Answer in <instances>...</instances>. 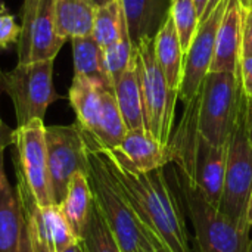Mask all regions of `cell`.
Listing matches in <instances>:
<instances>
[{
  "label": "cell",
  "mask_w": 252,
  "mask_h": 252,
  "mask_svg": "<svg viewBox=\"0 0 252 252\" xmlns=\"http://www.w3.org/2000/svg\"><path fill=\"white\" fill-rule=\"evenodd\" d=\"M152 252H159V251H158V250H155V251H152Z\"/></svg>",
  "instance_id": "40"
},
{
  "label": "cell",
  "mask_w": 252,
  "mask_h": 252,
  "mask_svg": "<svg viewBox=\"0 0 252 252\" xmlns=\"http://www.w3.org/2000/svg\"><path fill=\"white\" fill-rule=\"evenodd\" d=\"M109 0H94V3L97 4V6H100V4H105V3H108Z\"/></svg>",
  "instance_id": "37"
},
{
  "label": "cell",
  "mask_w": 252,
  "mask_h": 252,
  "mask_svg": "<svg viewBox=\"0 0 252 252\" xmlns=\"http://www.w3.org/2000/svg\"><path fill=\"white\" fill-rule=\"evenodd\" d=\"M47 167L53 202L59 205L66 195L75 173L89 171L87 146L77 123L71 126H47L44 128Z\"/></svg>",
  "instance_id": "9"
},
{
  "label": "cell",
  "mask_w": 252,
  "mask_h": 252,
  "mask_svg": "<svg viewBox=\"0 0 252 252\" xmlns=\"http://www.w3.org/2000/svg\"><path fill=\"white\" fill-rule=\"evenodd\" d=\"M239 80L235 72L210 71L198 94V133L216 146L227 145L236 111Z\"/></svg>",
  "instance_id": "7"
},
{
  "label": "cell",
  "mask_w": 252,
  "mask_h": 252,
  "mask_svg": "<svg viewBox=\"0 0 252 252\" xmlns=\"http://www.w3.org/2000/svg\"><path fill=\"white\" fill-rule=\"evenodd\" d=\"M18 252H35L34 251V247H32L31 236H30L28 226L25 223V219H24V227H22V233H21V241H19Z\"/></svg>",
  "instance_id": "31"
},
{
  "label": "cell",
  "mask_w": 252,
  "mask_h": 252,
  "mask_svg": "<svg viewBox=\"0 0 252 252\" xmlns=\"http://www.w3.org/2000/svg\"><path fill=\"white\" fill-rule=\"evenodd\" d=\"M241 56H252V7L245 9L244 15Z\"/></svg>",
  "instance_id": "29"
},
{
  "label": "cell",
  "mask_w": 252,
  "mask_h": 252,
  "mask_svg": "<svg viewBox=\"0 0 252 252\" xmlns=\"http://www.w3.org/2000/svg\"><path fill=\"white\" fill-rule=\"evenodd\" d=\"M114 94L121 111L123 120L127 126V130H139L145 128V117H143V102L140 83L136 68V55L131 66L115 81ZM146 130V128H145Z\"/></svg>",
  "instance_id": "20"
},
{
  "label": "cell",
  "mask_w": 252,
  "mask_h": 252,
  "mask_svg": "<svg viewBox=\"0 0 252 252\" xmlns=\"http://www.w3.org/2000/svg\"><path fill=\"white\" fill-rule=\"evenodd\" d=\"M86 134L102 154L115 183L137 214L157 250L159 252H193L180 204L170 188L164 168L146 174L130 173L121 168L89 133Z\"/></svg>",
  "instance_id": "1"
},
{
  "label": "cell",
  "mask_w": 252,
  "mask_h": 252,
  "mask_svg": "<svg viewBox=\"0 0 252 252\" xmlns=\"http://www.w3.org/2000/svg\"><path fill=\"white\" fill-rule=\"evenodd\" d=\"M136 68L140 83L145 128L158 142L168 145L179 93L171 90L154 50V38H143L136 47Z\"/></svg>",
  "instance_id": "4"
},
{
  "label": "cell",
  "mask_w": 252,
  "mask_h": 252,
  "mask_svg": "<svg viewBox=\"0 0 252 252\" xmlns=\"http://www.w3.org/2000/svg\"><path fill=\"white\" fill-rule=\"evenodd\" d=\"M74 53V75H80L102 90L114 92V84L109 78L103 49L97 44L93 35L71 38Z\"/></svg>",
  "instance_id": "17"
},
{
  "label": "cell",
  "mask_w": 252,
  "mask_h": 252,
  "mask_svg": "<svg viewBox=\"0 0 252 252\" xmlns=\"http://www.w3.org/2000/svg\"><path fill=\"white\" fill-rule=\"evenodd\" d=\"M44 123L31 121L13 130V162L16 180L24 183L40 207L55 204L47 167V149L44 137Z\"/></svg>",
  "instance_id": "8"
},
{
  "label": "cell",
  "mask_w": 252,
  "mask_h": 252,
  "mask_svg": "<svg viewBox=\"0 0 252 252\" xmlns=\"http://www.w3.org/2000/svg\"><path fill=\"white\" fill-rule=\"evenodd\" d=\"M154 50L157 62L165 75V80L171 90H180L183 65H185V52L182 49L179 34L176 31L171 15L167 16L161 28L154 37Z\"/></svg>",
  "instance_id": "16"
},
{
  "label": "cell",
  "mask_w": 252,
  "mask_h": 252,
  "mask_svg": "<svg viewBox=\"0 0 252 252\" xmlns=\"http://www.w3.org/2000/svg\"><path fill=\"white\" fill-rule=\"evenodd\" d=\"M247 252H252V239L250 241V245H248V250H247Z\"/></svg>",
  "instance_id": "38"
},
{
  "label": "cell",
  "mask_w": 252,
  "mask_h": 252,
  "mask_svg": "<svg viewBox=\"0 0 252 252\" xmlns=\"http://www.w3.org/2000/svg\"><path fill=\"white\" fill-rule=\"evenodd\" d=\"M236 75L244 93L252 99V56H241Z\"/></svg>",
  "instance_id": "28"
},
{
  "label": "cell",
  "mask_w": 252,
  "mask_h": 252,
  "mask_svg": "<svg viewBox=\"0 0 252 252\" xmlns=\"http://www.w3.org/2000/svg\"><path fill=\"white\" fill-rule=\"evenodd\" d=\"M186 208L189 211L198 252H247L250 227H244L227 217L188 180L180 179Z\"/></svg>",
  "instance_id": "5"
},
{
  "label": "cell",
  "mask_w": 252,
  "mask_h": 252,
  "mask_svg": "<svg viewBox=\"0 0 252 252\" xmlns=\"http://www.w3.org/2000/svg\"><path fill=\"white\" fill-rule=\"evenodd\" d=\"M244 15L245 7L242 6L241 0H227L217 30L214 58L210 71L236 74L241 61Z\"/></svg>",
  "instance_id": "13"
},
{
  "label": "cell",
  "mask_w": 252,
  "mask_h": 252,
  "mask_svg": "<svg viewBox=\"0 0 252 252\" xmlns=\"http://www.w3.org/2000/svg\"><path fill=\"white\" fill-rule=\"evenodd\" d=\"M226 4L227 0H223L210 15L199 21L198 31L185 55L183 77L179 90V97L186 105H189L199 94L202 83L211 69L217 30L223 18Z\"/></svg>",
  "instance_id": "11"
},
{
  "label": "cell",
  "mask_w": 252,
  "mask_h": 252,
  "mask_svg": "<svg viewBox=\"0 0 252 252\" xmlns=\"http://www.w3.org/2000/svg\"><path fill=\"white\" fill-rule=\"evenodd\" d=\"M97 4L94 0H55L56 28L63 40L93 32Z\"/></svg>",
  "instance_id": "19"
},
{
  "label": "cell",
  "mask_w": 252,
  "mask_h": 252,
  "mask_svg": "<svg viewBox=\"0 0 252 252\" xmlns=\"http://www.w3.org/2000/svg\"><path fill=\"white\" fill-rule=\"evenodd\" d=\"M170 15L174 22L182 49L186 55L199 27V13L193 0H171Z\"/></svg>",
  "instance_id": "25"
},
{
  "label": "cell",
  "mask_w": 252,
  "mask_h": 252,
  "mask_svg": "<svg viewBox=\"0 0 252 252\" xmlns=\"http://www.w3.org/2000/svg\"><path fill=\"white\" fill-rule=\"evenodd\" d=\"M221 1H223V0H210L208 6H207V9H205V13H204V16H202L201 19H204V18H205L207 15H210V13H211V12H213V10H214V9H216V7L219 6V4H220Z\"/></svg>",
  "instance_id": "33"
},
{
  "label": "cell",
  "mask_w": 252,
  "mask_h": 252,
  "mask_svg": "<svg viewBox=\"0 0 252 252\" xmlns=\"http://www.w3.org/2000/svg\"><path fill=\"white\" fill-rule=\"evenodd\" d=\"M193 1H195L196 10H198V13H199V21H201V18L204 16L205 9H207V6H208L210 0H193Z\"/></svg>",
  "instance_id": "32"
},
{
  "label": "cell",
  "mask_w": 252,
  "mask_h": 252,
  "mask_svg": "<svg viewBox=\"0 0 252 252\" xmlns=\"http://www.w3.org/2000/svg\"><path fill=\"white\" fill-rule=\"evenodd\" d=\"M24 227V211L16 188L4 171V152L0 154V252H18Z\"/></svg>",
  "instance_id": "15"
},
{
  "label": "cell",
  "mask_w": 252,
  "mask_h": 252,
  "mask_svg": "<svg viewBox=\"0 0 252 252\" xmlns=\"http://www.w3.org/2000/svg\"><path fill=\"white\" fill-rule=\"evenodd\" d=\"M102 89L96 87L89 80L74 75L72 84L68 92V97L71 102V106L77 115V124L87 131L89 134H94L99 126V117H100V106H102V97H100Z\"/></svg>",
  "instance_id": "21"
},
{
  "label": "cell",
  "mask_w": 252,
  "mask_h": 252,
  "mask_svg": "<svg viewBox=\"0 0 252 252\" xmlns=\"http://www.w3.org/2000/svg\"><path fill=\"white\" fill-rule=\"evenodd\" d=\"M94 205V195L86 173H75L69 182L68 190L59 208L69 224L72 233L80 241L89 223Z\"/></svg>",
  "instance_id": "18"
},
{
  "label": "cell",
  "mask_w": 252,
  "mask_h": 252,
  "mask_svg": "<svg viewBox=\"0 0 252 252\" xmlns=\"http://www.w3.org/2000/svg\"><path fill=\"white\" fill-rule=\"evenodd\" d=\"M100 97H102V106H100L99 126L96 133L90 136L100 148L114 149L123 142L128 130L123 120L114 92L102 90Z\"/></svg>",
  "instance_id": "22"
},
{
  "label": "cell",
  "mask_w": 252,
  "mask_h": 252,
  "mask_svg": "<svg viewBox=\"0 0 252 252\" xmlns=\"http://www.w3.org/2000/svg\"><path fill=\"white\" fill-rule=\"evenodd\" d=\"M65 41L56 28L55 0H24L18 63L55 59Z\"/></svg>",
  "instance_id": "10"
},
{
  "label": "cell",
  "mask_w": 252,
  "mask_h": 252,
  "mask_svg": "<svg viewBox=\"0 0 252 252\" xmlns=\"http://www.w3.org/2000/svg\"><path fill=\"white\" fill-rule=\"evenodd\" d=\"M251 115H252V99H251Z\"/></svg>",
  "instance_id": "39"
},
{
  "label": "cell",
  "mask_w": 252,
  "mask_h": 252,
  "mask_svg": "<svg viewBox=\"0 0 252 252\" xmlns=\"http://www.w3.org/2000/svg\"><path fill=\"white\" fill-rule=\"evenodd\" d=\"M252 190V115L251 99L238 87L236 111L227 140V161L220 211L244 227ZM251 229V227H250Z\"/></svg>",
  "instance_id": "3"
},
{
  "label": "cell",
  "mask_w": 252,
  "mask_h": 252,
  "mask_svg": "<svg viewBox=\"0 0 252 252\" xmlns=\"http://www.w3.org/2000/svg\"><path fill=\"white\" fill-rule=\"evenodd\" d=\"M53 62L55 59L18 63L12 71L3 72V92L13 102L18 127L43 121L49 105L59 99L52 80Z\"/></svg>",
  "instance_id": "6"
},
{
  "label": "cell",
  "mask_w": 252,
  "mask_h": 252,
  "mask_svg": "<svg viewBox=\"0 0 252 252\" xmlns=\"http://www.w3.org/2000/svg\"><path fill=\"white\" fill-rule=\"evenodd\" d=\"M126 31L128 30L120 0H109L97 6L92 35L102 49L114 44Z\"/></svg>",
  "instance_id": "23"
},
{
  "label": "cell",
  "mask_w": 252,
  "mask_h": 252,
  "mask_svg": "<svg viewBox=\"0 0 252 252\" xmlns=\"http://www.w3.org/2000/svg\"><path fill=\"white\" fill-rule=\"evenodd\" d=\"M62 252H84V250H83V247H81V242L78 241L77 244H74V245L68 247L65 251H62Z\"/></svg>",
  "instance_id": "34"
},
{
  "label": "cell",
  "mask_w": 252,
  "mask_h": 252,
  "mask_svg": "<svg viewBox=\"0 0 252 252\" xmlns=\"http://www.w3.org/2000/svg\"><path fill=\"white\" fill-rule=\"evenodd\" d=\"M105 151L121 168L134 174L161 170L170 162H174L176 158L171 143L165 145L158 142L145 128L128 130L117 148Z\"/></svg>",
  "instance_id": "12"
},
{
  "label": "cell",
  "mask_w": 252,
  "mask_h": 252,
  "mask_svg": "<svg viewBox=\"0 0 252 252\" xmlns=\"http://www.w3.org/2000/svg\"><path fill=\"white\" fill-rule=\"evenodd\" d=\"M103 55H105V63H106L109 78H111L112 84H115V81L134 62L136 50H134V46L130 40L128 31H126L121 35V38L117 40L114 44L103 49Z\"/></svg>",
  "instance_id": "26"
},
{
  "label": "cell",
  "mask_w": 252,
  "mask_h": 252,
  "mask_svg": "<svg viewBox=\"0 0 252 252\" xmlns=\"http://www.w3.org/2000/svg\"><path fill=\"white\" fill-rule=\"evenodd\" d=\"M241 3H242V6H244L245 9L252 7V0H241Z\"/></svg>",
  "instance_id": "36"
},
{
  "label": "cell",
  "mask_w": 252,
  "mask_h": 252,
  "mask_svg": "<svg viewBox=\"0 0 252 252\" xmlns=\"http://www.w3.org/2000/svg\"><path fill=\"white\" fill-rule=\"evenodd\" d=\"M80 242L84 252H123L109 226L106 224L96 201Z\"/></svg>",
  "instance_id": "24"
},
{
  "label": "cell",
  "mask_w": 252,
  "mask_h": 252,
  "mask_svg": "<svg viewBox=\"0 0 252 252\" xmlns=\"http://www.w3.org/2000/svg\"><path fill=\"white\" fill-rule=\"evenodd\" d=\"M81 128V127H80ZM87 146L89 171L87 177L94 195V201L109 226L123 252H152L157 250L137 214L121 193L102 154L83 131Z\"/></svg>",
  "instance_id": "2"
},
{
  "label": "cell",
  "mask_w": 252,
  "mask_h": 252,
  "mask_svg": "<svg viewBox=\"0 0 252 252\" xmlns=\"http://www.w3.org/2000/svg\"><path fill=\"white\" fill-rule=\"evenodd\" d=\"M247 220H248V224L252 229V190L251 196H250V202H248V211H247Z\"/></svg>",
  "instance_id": "35"
},
{
  "label": "cell",
  "mask_w": 252,
  "mask_h": 252,
  "mask_svg": "<svg viewBox=\"0 0 252 252\" xmlns=\"http://www.w3.org/2000/svg\"><path fill=\"white\" fill-rule=\"evenodd\" d=\"M3 92V71H0V94ZM13 145V130L4 124L0 117V154L6 151V148Z\"/></svg>",
  "instance_id": "30"
},
{
  "label": "cell",
  "mask_w": 252,
  "mask_h": 252,
  "mask_svg": "<svg viewBox=\"0 0 252 252\" xmlns=\"http://www.w3.org/2000/svg\"><path fill=\"white\" fill-rule=\"evenodd\" d=\"M19 35L21 27L15 22V18L6 9V6L0 4V49L18 41Z\"/></svg>",
  "instance_id": "27"
},
{
  "label": "cell",
  "mask_w": 252,
  "mask_h": 252,
  "mask_svg": "<svg viewBox=\"0 0 252 252\" xmlns=\"http://www.w3.org/2000/svg\"><path fill=\"white\" fill-rule=\"evenodd\" d=\"M133 46L143 38H154L167 16L171 0H120Z\"/></svg>",
  "instance_id": "14"
}]
</instances>
